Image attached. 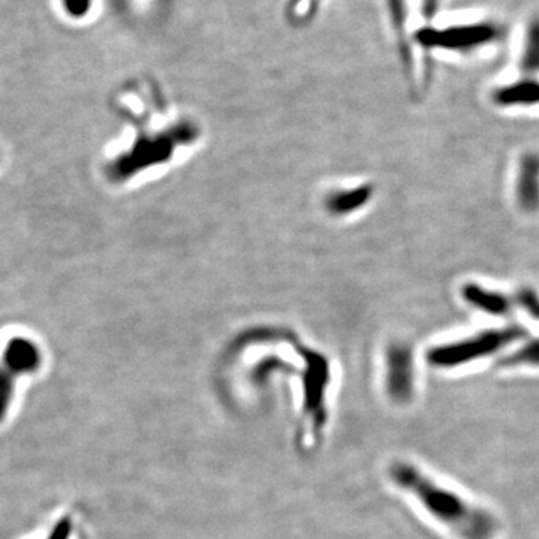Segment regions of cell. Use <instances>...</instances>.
Listing matches in <instances>:
<instances>
[{"label": "cell", "instance_id": "8", "mask_svg": "<svg viewBox=\"0 0 539 539\" xmlns=\"http://www.w3.org/2000/svg\"><path fill=\"white\" fill-rule=\"evenodd\" d=\"M520 68L523 74L529 75V78L539 72V17L529 23Z\"/></svg>", "mask_w": 539, "mask_h": 539}, {"label": "cell", "instance_id": "4", "mask_svg": "<svg viewBox=\"0 0 539 539\" xmlns=\"http://www.w3.org/2000/svg\"><path fill=\"white\" fill-rule=\"evenodd\" d=\"M415 369L412 351L405 345L391 346L387 355V390L397 403H408L414 396Z\"/></svg>", "mask_w": 539, "mask_h": 539}, {"label": "cell", "instance_id": "10", "mask_svg": "<svg viewBox=\"0 0 539 539\" xmlns=\"http://www.w3.org/2000/svg\"><path fill=\"white\" fill-rule=\"evenodd\" d=\"M63 12L72 20H81L89 14L93 0H60Z\"/></svg>", "mask_w": 539, "mask_h": 539}, {"label": "cell", "instance_id": "9", "mask_svg": "<svg viewBox=\"0 0 539 539\" xmlns=\"http://www.w3.org/2000/svg\"><path fill=\"white\" fill-rule=\"evenodd\" d=\"M502 367H539V337L529 340L501 361Z\"/></svg>", "mask_w": 539, "mask_h": 539}, {"label": "cell", "instance_id": "1", "mask_svg": "<svg viewBox=\"0 0 539 539\" xmlns=\"http://www.w3.org/2000/svg\"><path fill=\"white\" fill-rule=\"evenodd\" d=\"M388 475L432 519L460 539H495L498 535L499 522L495 514L442 486L414 463L397 460L391 463Z\"/></svg>", "mask_w": 539, "mask_h": 539}, {"label": "cell", "instance_id": "7", "mask_svg": "<svg viewBox=\"0 0 539 539\" xmlns=\"http://www.w3.org/2000/svg\"><path fill=\"white\" fill-rule=\"evenodd\" d=\"M493 102L499 107H535L539 105V81L526 77L501 87L493 93Z\"/></svg>", "mask_w": 539, "mask_h": 539}, {"label": "cell", "instance_id": "2", "mask_svg": "<svg viewBox=\"0 0 539 539\" xmlns=\"http://www.w3.org/2000/svg\"><path fill=\"white\" fill-rule=\"evenodd\" d=\"M526 331L519 325L490 328L466 339L441 343L427 351L426 361L435 369L451 370L504 351L507 346L525 339Z\"/></svg>", "mask_w": 539, "mask_h": 539}, {"label": "cell", "instance_id": "6", "mask_svg": "<svg viewBox=\"0 0 539 539\" xmlns=\"http://www.w3.org/2000/svg\"><path fill=\"white\" fill-rule=\"evenodd\" d=\"M516 200L526 213L539 210V156L525 155L520 161L516 182Z\"/></svg>", "mask_w": 539, "mask_h": 539}, {"label": "cell", "instance_id": "3", "mask_svg": "<svg viewBox=\"0 0 539 539\" xmlns=\"http://www.w3.org/2000/svg\"><path fill=\"white\" fill-rule=\"evenodd\" d=\"M501 26L495 23L465 24L447 29H424L418 32V42L423 47L439 50L471 53L484 45L498 41L502 36Z\"/></svg>", "mask_w": 539, "mask_h": 539}, {"label": "cell", "instance_id": "5", "mask_svg": "<svg viewBox=\"0 0 539 539\" xmlns=\"http://www.w3.org/2000/svg\"><path fill=\"white\" fill-rule=\"evenodd\" d=\"M462 298L480 312L498 316V318H507L517 306L516 298H511L510 295L502 294L495 289H487L486 286L478 285V283H465L462 288Z\"/></svg>", "mask_w": 539, "mask_h": 539}]
</instances>
